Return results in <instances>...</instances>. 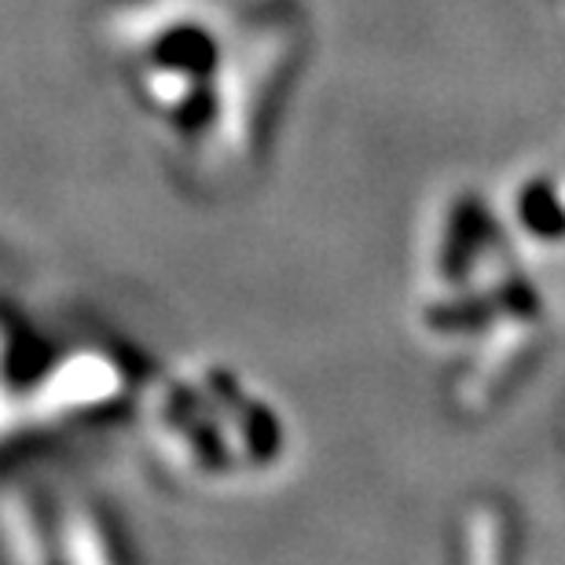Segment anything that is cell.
<instances>
[{
  "label": "cell",
  "mask_w": 565,
  "mask_h": 565,
  "mask_svg": "<svg viewBox=\"0 0 565 565\" xmlns=\"http://www.w3.org/2000/svg\"><path fill=\"white\" fill-rule=\"evenodd\" d=\"M147 440L166 470L195 484L250 481L282 456V423L224 367L169 375L147 408Z\"/></svg>",
  "instance_id": "obj_1"
},
{
  "label": "cell",
  "mask_w": 565,
  "mask_h": 565,
  "mask_svg": "<svg viewBox=\"0 0 565 565\" xmlns=\"http://www.w3.org/2000/svg\"><path fill=\"white\" fill-rule=\"evenodd\" d=\"M451 565H514L518 533L511 507L503 500H473L459 511L451 536Z\"/></svg>",
  "instance_id": "obj_2"
}]
</instances>
